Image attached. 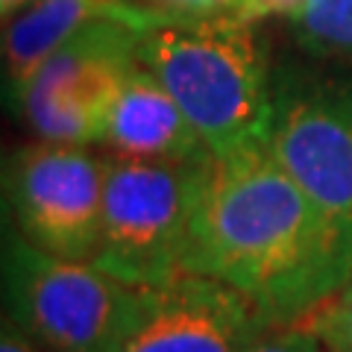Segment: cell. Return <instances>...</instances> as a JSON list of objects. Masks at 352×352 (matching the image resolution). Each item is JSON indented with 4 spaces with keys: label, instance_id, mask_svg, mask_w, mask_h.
<instances>
[{
    "label": "cell",
    "instance_id": "cell-9",
    "mask_svg": "<svg viewBox=\"0 0 352 352\" xmlns=\"http://www.w3.org/2000/svg\"><path fill=\"white\" fill-rule=\"evenodd\" d=\"M103 144L115 156L200 162L208 159L200 132L191 126L179 103L168 94L144 65H135L120 85V94L106 120Z\"/></svg>",
    "mask_w": 352,
    "mask_h": 352
},
{
    "label": "cell",
    "instance_id": "cell-14",
    "mask_svg": "<svg viewBox=\"0 0 352 352\" xmlns=\"http://www.w3.org/2000/svg\"><path fill=\"white\" fill-rule=\"evenodd\" d=\"M147 3L159 12H179V15H217V12H235L241 0H135Z\"/></svg>",
    "mask_w": 352,
    "mask_h": 352
},
{
    "label": "cell",
    "instance_id": "cell-15",
    "mask_svg": "<svg viewBox=\"0 0 352 352\" xmlns=\"http://www.w3.org/2000/svg\"><path fill=\"white\" fill-rule=\"evenodd\" d=\"M305 0H241V6L235 9V12L250 21V24H256V21L261 18H270V15H294L300 12Z\"/></svg>",
    "mask_w": 352,
    "mask_h": 352
},
{
    "label": "cell",
    "instance_id": "cell-7",
    "mask_svg": "<svg viewBox=\"0 0 352 352\" xmlns=\"http://www.w3.org/2000/svg\"><path fill=\"white\" fill-rule=\"evenodd\" d=\"M103 188L106 159L80 144L38 141L6 162V200L21 235L62 258H94Z\"/></svg>",
    "mask_w": 352,
    "mask_h": 352
},
{
    "label": "cell",
    "instance_id": "cell-17",
    "mask_svg": "<svg viewBox=\"0 0 352 352\" xmlns=\"http://www.w3.org/2000/svg\"><path fill=\"white\" fill-rule=\"evenodd\" d=\"M30 3H36V0H0V9H3V18H12L21 9H27Z\"/></svg>",
    "mask_w": 352,
    "mask_h": 352
},
{
    "label": "cell",
    "instance_id": "cell-2",
    "mask_svg": "<svg viewBox=\"0 0 352 352\" xmlns=\"http://www.w3.org/2000/svg\"><path fill=\"white\" fill-rule=\"evenodd\" d=\"M138 62L179 103L208 156L267 147L273 94L252 24L238 12H162L141 36Z\"/></svg>",
    "mask_w": 352,
    "mask_h": 352
},
{
    "label": "cell",
    "instance_id": "cell-1",
    "mask_svg": "<svg viewBox=\"0 0 352 352\" xmlns=\"http://www.w3.org/2000/svg\"><path fill=\"white\" fill-rule=\"evenodd\" d=\"M182 273L223 282L267 326L305 320L352 279V235L256 147L208 156L194 188Z\"/></svg>",
    "mask_w": 352,
    "mask_h": 352
},
{
    "label": "cell",
    "instance_id": "cell-6",
    "mask_svg": "<svg viewBox=\"0 0 352 352\" xmlns=\"http://www.w3.org/2000/svg\"><path fill=\"white\" fill-rule=\"evenodd\" d=\"M267 150L352 235V74L279 82Z\"/></svg>",
    "mask_w": 352,
    "mask_h": 352
},
{
    "label": "cell",
    "instance_id": "cell-4",
    "mask_svg": "<svg viewBox=\"0 0 352 352\" xmlns=\"http://www.w3.org/2000/svg\"><path fill=\"white\" fill-rule=\"evenodd\" d=\"M203 162L106 159L103 223L94 264L135 288L182 273V244Z\"/></svg>",
    "mask_w": 352,
    "mask_h": 352
},
{
    "label": "cell",
    "instance_id": "cell-12",
    "mask_svg": "<svg viewBox=\"0 0 352 352\" xmlns=\"http://www.w3.org/2000/svg\"><path fill=\"white\" fill-rule=\"evenodd\" d=\"M300 323L314 332L326 352H352V279Z\"/></svg>",
    "mask_w": 352,
    "mask_h": 352
},
{
    "label": "cell",
    "instance_id": "cell-13",
    "mask_svg": "<svg viewBox=\"0 0 352 352\" xmlns=\"http://www.w3.org/2000/svg\"><path fill=\"white\" fill-rule=\"evenodd\" d=\"M247 352H326V349L314 338V332H308L302 323H288V326H264Z\"/></svg>",
    "mask_w": 352,
    "mask_h": 352
},
{
    "label": "cell",
    "instance_id": "cell-5",
    "mask_svg": "<svg viewBox=\"0 0 352 352\" xmlns=\"http://www.w3.org/2000/svg\"><path fill=\"white\" fill-rule=\"evenodd\" d=\"M156 21H94L44 59L18 94L32 132L56 144L103 141L120 85L138 65L141 36Z\"/></svg>",
    "mask_w": 352,
    "mask_h": 352
},
{
    "label": "cell",
    "instance_id": "cell-3",
    "mask_svg": "<svg viewBox=\"0 0 352 352\" xmlns=\"http://www.w3.org/2000/svg\"><path fill=\"white\" fill-rule=\"evenodd\" d=\"M6 317L47 352H118L144 288L94 261L62 258L24 235L3 247Z\"/></svg>",
    "mask_w": 352,
    "mask_h": 352
},
{
    "label": "cell",
    "instance_id": "cell-10",
    "mask_svg": "<svg viewBox=\"0 0 352 352\" xmlns=\"http://www.w3.org/2000/svg\"><path fill=\"white\" fill-rule=\"evenodd\" d=\"M159 15V9L141 6L135 0H36L18 15L6 18L3 59L9 88L18 97L41 62L94 21L124 18L150 24Z\"/></svg>",
    "mask_w": 352,
    "mask_h": 352
},
{
    "label": "cell",
    "instance_id": "cell-8",
    "mask_svg": "<svg viewBox=\"0 0 352 352\" xmlns=\"http://www.w3.org/2000/svg\"><path fill=\"white\" fill-rule=\"evenodd\" d=\"M267 326L244 294L197 273L144 288L118 352H247Z\"/></svg>",
    "mask_w": 352,
    "mask_h": 352
},
{
    "label": "cell",
    "instance_id": "cell-11",
    "mask_svg": "<svg viewBox=\"0 0 352 352\" xmlns=\"http://www.w3.org/2000/svg\"><path fill=\"white\" fill-rule=\"evenodd\" d=\"M291 30L308 53L352 62V0H305Z\"/></svg>",
    "mask_w": 352,
    "mask_h": 352
},
{
    "label": "cell",
    "instance_id": "cell-16",
    "mask_svg": "<svg viewBox=\"0 0 352 352\" xmlns=\"http://www.w3.org/2000/svg\"><path fill=\"white\" fill-rule=\"evenodd\" d=\"M0 352H47L41 344H36L24 329H18L12 320H3V332H0Z\"/></svg>",
    "mask_w": 352,
    "mask_h": 352
}]
</instances>
